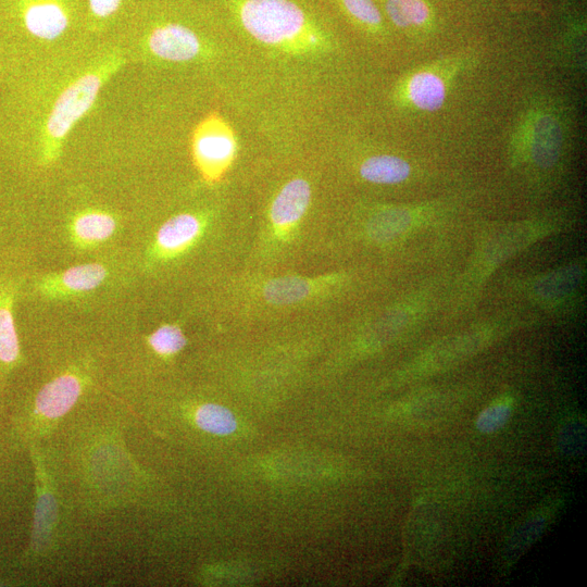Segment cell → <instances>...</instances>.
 I'll return each instance as SVG.
<instances>
[{"label": "cell", "mask_w": 587, "mask_h": 587, "mask_svg": "<svg viewBox=\"0 0 587 587\" xmlns=\"http://www.w3.org/2000/svg\"><path fill=\"white\" fill-rule=\"evenodd\" d=\"M228 1L242 28L264 45L291 51L322 46V28L296 0Z\"/></svg>", "instance_id": "1"}, {"label": "cell", "mask_w": 587, "mask_h": 587, "mask_svg": "<svg viewBox=\"0 0 587 587\" xmlns=\"http://www.w3.org/2000/svg\"><path fill=\"white\" fill-rule=\"evenodd\" d=\"M123 62L124 59L117 52L100 59L58 96L42 134V161L46 164L57 160L68 133L91 109L101 87Z\"/></svg>", "instance_id": "2"}, {"label": "cell", "mask_w": 587, "mask_h": 587, "mask_svg": "<svg viewBox=\"0 0 587 587\" xmlns=\"http://www.w3.org/2000/svg\"><path fill=\"white\" fill-rule=\"evenodd\" d=\"M235 152L233 132L221 116L211 114L198 124L192 137V153L204 179H218L232 163Z\"/></svg>", "instance_id": "3"}, {"label": "cell", "mask_w": 587, "mask_h": 587, "mask_svg": "<svg viewBox=\"0 0 587 587\" xmlns=\"http://www.w3.org/2000/svg\"><path fill=\"white\" fill-rule=\"evenodd\" d=\"M20 12L27 32L43 40L60 37L71 21L66 0H22Z\"/></svg>", "instance_id": "4"}, {"label": "cell", "mask_w": 587, "mask_h": 587, "mask_svg": "<svg viewBox=\"0 0 587 587\" xmlns=\"http://www.w3.org/2000/svg\"><path fill=\"white\" fill-rule=\"evenodd\" d=\"M147 42L154 55L173 62L192 60L201 49L197 34L189 27L174 22L155 26L150 32Z\"/></svg>", "instance_id": "5"}, {"label": "cell", "mask_w": 587, "mask_h": 587, "mask_svg": "<svg viewBox=\"0 0 587 587\" xmlns=\"http://www.w3.org/2000/svg\"><path fill=\"white\" fill-rule=\"evenodd\" d=\"M107 271L99 263L76 265L66 271L48 276L41 282L46 295L85 292L98 287L105 278Z\"/></svg>", "instance_id": "6"}, {"label": "cell", "mask_w": 587, "mask_h": 587, "mask_svg": "<svg viewBox=\"0 0 587 587\" xmlns=\"http://www.w3.org/2000/svg\"><path fill=\"white\" fill-rule=\"evenodd\" d=\"M311 197L309 184L301 178L287 183L278 192L271 208L274 225L286 229L298 222L304 214Z\"/></svg>", "instance_id": "7"}, {"label": "cell", "mask_w": 587, "mask_h": 587, "mask_svg": "<svg viewBox=\"0 0 587 587\" xmlns=\"http://www.w3.org/2000/svg\"><path fill=\"white\" fill-rule=\"evenodd\" d=\"M80 394V383L74 375H62L48 383L36 398V411L49 419L65 414Z\"/></svg>", "instance_id": "8"}, {"label": "cell", "mask_w": 587, "mask_h": 587, "mask_svg": "<svg viewBox=\"0 0 587 587\" xmlns=\"http://www.w3.org/2000/svg\"><path fill=\"white\" fill-rule=\"evenodd\" d=\"M201 223L192 214H178L166 221L158 230L157 248L161 254H174L186 249L199 236Z\"/></svg>", "instance_id": "9"}, {"label": "cell", "mask_w": 587, "mask_h": 587, "mask_svg": "<svg viewBox=\"0 0 587 587\" xmlns=\"http://www.w3.org/2000/svg\"><path fill=\"white\" fill-rule=\"evenodd\" d=\"M562 142L561 129L551 116L540 117L535 127L532 145V155L537 165L552 166L560 154Z\"/></svg>", "instance_id": "10"}, {"label": "cell", "mask_w": 587, "mask_h": 587, "mask_svg": "<svg viewBox=\"0 0 587 587\" xmlns=\"http://www.w3.org/2000/svg\"><path fill=\"white\" fill-rule=\"evenodd\" d=\"M114 217L102 211H86L78 214L72 224L75 241L84 246L98 243L108 239L115 230Z\"/></svg>", "instance_id": "11"}, {"label": "cell", "mask_w": 587, "mask_h": 587, "mask_svg": "<svg viewBox=\"0 0 587 587\" xmlns=\"http://www.w3.org/2000/svg\"><path fill=\"white\" fill-rule=\"evenodd\" d=\"M411 172L407 161L395 155H375L363 162L361 176L376 184H396L404 180Z\"/></svg>", "instance_id": "12"}, {"label": "cell", "mask_w": 587, "mask_h": 587, "mask_svg": "<svg viewBox=\"0 0 587 587\" xmlns=\"http://www.w3.org/2000/svg\"><path fill=\"white\" fill-rule=\"evenodd\" d=\"M411 101L420 109L438 110L446 98L442 80L435 74L423 72L414 75L409 84Z\"/></svg>", "instance_id": "13"}, {"label": "cell", "mask_w": 587, "mask_h": 587, "mask_svg": "<svg viewBox=\"0 0 587 587\" xmlns=\"http://www.w3.org/2000/svg\"><path fill=\"white\" fill-rule=\"evenodd\" d=\"M13 294L0 292V363H14L20 353L18 339L12 313Z\"/></svg>", "instance_id": "14"}, {"label": "cell", "mask_w": 587, "mask_h": 587, "mask_svg": "<svg viewBox=\"0 0 587 587\" xmlns=\"http://www.w3.org/2000/svg\"><path fill=\"white\" fill-rule=\"evenodd\" d=\"M310 285L305 279L288 276L275 278L264 287L265 299L275 304H288L308 296Z\"/></svg>", "instance_id": "15"}, {"label": "cell", "mask_w": 587, "mask_h": 587, "mask_svg": "<svg viewBox=\"0 0 587 587\" xmlns=\"http://www.w3.org/2000/svg\"><path fill=\"white\" fill-rule=\"evenodd\" d=\"M410 214L403 210H389L377 214L369 224V233L375 240H391L407 230Z\"/></svg>", "instance_id": "16"}, {"label": "cell", "mask_w": 587, "mask_h": 587, "mask_svg": "<svg viewBox=\"0 0 587 587\" xmlns=\"http://www.w3.org/2000/svg\"><path fill=\"white\" fill-rule=\"evenodd\" d=\"M386 12L390 20L400 27L424 23L429 10L422 0H387Z\"/></svg>", "instance_id": "17"}, {"label": "cell", "mask_w": 587, "mask_h": 587, "mask_svg": "<svg viewBox=\"0 0 587 587\" xmlns=\"http://www.w3.org/2000/svg\"><path fill=\"white\" fill-rule=\"evenodd\" d=\"M196 422L200 428L216 435H228L236 428L233 414L217 404L200 407L196 413Z\"/></svg>", "instance_id": "18"}, {"label": "cell", "mask_w": 587, "mask_h": 587, "mask_svg": "<svg viewBox=\"0 0 587 587\" xmlns=\"http://www.w3.org/2000/svg\"><path fill=\"white\" fill-rule=\"evenodd\" d=\"M579 278V273L574 267L555 271L542 278L535 289L538 296L544 298H558L574 288Z\"/></svg>", "instance_id": "19"}, {"label": "cell", "mask_w": 587, "mask_h": 587, "mask_svg": "<svg viewBox=\"0 0 587 587\" xmlns=\"http://www.w3.org/2000/svg\"><path fill=\"white\" fill-rule=\"evenodd\" d=\"M149 344L160 354L178 352L186 344L182 330L175 325H163L149 337Z\"/></svg>", "instance_id": "20"}, {"label": "cell", "mask_w": 587, "mask_h": 587, "mask_svg": "<svg viewBox=\"0 0 587 587\" xmlns=\"http://www.w3.org/2000/svg\"><path fill=\"white\" fill-rule=\"evenodd\" d=\"M344 9L357 21L367 25L377 26L380 12L373 0H340Z\"/></svg>", "instance_id": "21"}, {"label": "cell", "mask_w": 587, "mask_h": 587, "mask_svg": "<svg viewBox=\"0 0 587 587\" xmlns=\"http://www.w3.org/2000/svg\"><path fill=\"white\" fill-rule=\"evenodd\" d=\"M125 0H88L89 12L97 20H105L115 14Z\"/></svg>", "instance_id": "22"}, {"label": "cell", "mask_w": 587, "mask_h": 587, "mask_svg": "<svg viewBox=\"0 0 587 587\" xmlns=\"http://www.w3.org/2000/svg\"><path fill=\"white\" fill-rule=\"evenodd\" d=\"M485 415L489 416V417H487V420H486V422L484 424V425H486L485 429L486 430H492V429L497 428L501 423H503L497 416H500L503 420H505L507 416L509 415V409H508L507 404H504V403L497 404V405H494V407L489 408L488 411H486Z\"/></svg>", "instance_id": "23"}]
</instances>
